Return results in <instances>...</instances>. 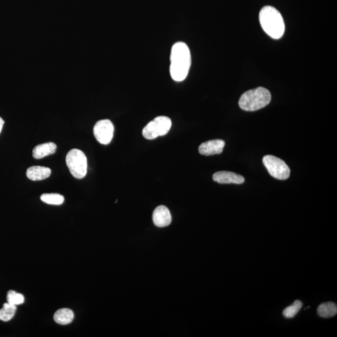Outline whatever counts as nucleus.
<instances>
[{
  "label": "nucleus",
  "instance_id": "1",
  "mask_svg": "<svg viewBox=\"0 0 337 337\" xmlns=\"http://www.w3.org/2000/svg\"><path fill=\"white\" fill-rule=\"evenodd\" d=\"M170 74L175 82L185 80L191 66V54L185 43L177 42L172 46L171 53Z\"/></svg>",
  "mask_w": 337,
  "mask_h": 337
},
{
  "label": "nucleus",
  "instance_id": "2",
  "mask_svg": "<svg viewBox=\"0 0 337 337\" xmlns=\"http://www.w3.org/2000/svg\"><path fill=\"white\" fill-rule=\"evenodd\" d=\"M259 22L265 33L272 38L279 39L285 32V23L279 11L271 6H266L259 13Z\"/></svg>",
  "mask_w": 337,
  "mask_h": 337
},
{
  "label": "nucleus",
  "instance_id": "3",
  "mask_svg": "<svg viewBox=\"0 0 337 337\" xmlns=\"http://www.w3.org/2000/svg\"><path fill=\"white\" fill-rule=\"evenodd\" d=\"M271 99V94L267 89L259 87L245 92L239 100V105L244 111H255L266 107Z\"/></svg>",
  "mask_w": 337,
  "mask_h": 337
},
{
  "label": "nucleus",
  "instance_id": "4",
  "mask_svg": "<svg viewBox=\"0 0 337 337\" xmlns=\"http://www.w3.org/2000/svg\"><path fill=\"white\" fill-rule=\"evenodd\" d=\"M66 162L74 177L81 180L86 176L88 171V160L84 152L77 149L71 150L66 155Z\"/></svg>",
  "mask_w": 337,
  "mask_h": 337
},
{
  "label": "nucleus",
  "instance_id": "5",
  "mask_svg": "<svg viewBox=\"0 0 337 337\" xmlns=\"http://www.w3.org/2000/svg\"><path fill=\"white\" fill-rule=\"evenodd\" d=\"M172 122L169 117L158 116L149 123L143 130V136L147 140H154L166 135L170 131Z\"/></svg>",
  "mask_w": 337,
  "mask_h": 337
},
{
  "label": "nucleus",
  "instance_id": "6",
  "mask_svg": "<svg viewBox=\"0 0 337 337\" xmlns=\"http://www.w3.org/2000/svg\"><path fill=\"white\" fill-rule=\"evenodd\" d=\"M263 163L270 175L276 180H286L290 177V169L283 160L267 155L263 157Z\"/></svg>",
  "mask_w": 337,
  "mask_h": 337
},
{
  "label": "nucleus",
  "instance_id": "7",
  "mask_svg": "<svg viewBox=\"0 0 337 337\" xmlns=\"http://www.w3.org/2000/svg\"><path fill=\"white\" fill-rule=\"evenodd\" d=\"M114 128L110 120H100L96 123L93 129L94 135L98 142L107 145L111 143L114 136Z\"/></svg>",
  "mask_w": 337,
  "mask_h": 337
},
{
  "label": "nucleus",
  "instance_id": "8",
  "mask_svg": "<svg viewBox=\"0 0 337 337\" xmlns=\"http://www.w3.org/2000/svg\"><path fill=\"white\" fill-rule=\"evenodd\" d=\"M225 145V141L222 140H215L207 141L201 144L199 148V152L201 155H213L220 154L223 152Z\"/></svg>",
  "mask_w": 337,
  "mask_h": 337
},
{
  "label": "nucleus",
  "instance_id": "9",
  "mask_svg": "<svg viewBox=\"0 0 337 337\" xmlns=\"http://www.w3.org/2000/svg\"><path fill=\"white\" fill-rule=\"evenodd\" d=\"M213 180L220 184H242L245 182V179L242 175L229 171L215 172L212 176Z\"/></svg>",
  "mask_w": 337,
  "mask_h": 337
},
{
  "label": "nucleus",
  "instance_id": "10",
  "mask_svg": "<svg viewBox=\"0 0 337 337\" xmlns=\"http://www.w3.org/2000/svg\"><path fill=\"white\" fill-rule=\"evenodd\" d=\"M152 220L155 226L159 227L168 226L171 223L172 217L171 212L168 207L164 206H158L154 210Z\"/></svg>",
  "mask_w": 337,
  "mask_h": 337
},
{
  "label": "nucleus",
  "instance_id": "11",
  "mask_svg": "<svg viewBox=\"0 0 337 337\" xmlns=\"http://www.w3.org/2000/svg\"><path fill=\"white\" fill-rule=\"evenodd\" d=\"M51 170L47 167L32 166L27 169V176L31 181L45 180L50 176Z\"/></svg>",
  "mask_w": 337,
  "mask_h": 337
},
{
  "label": "nucleus",
  "instance_id": "12",
  "mask_svg": "<svg viewBox=\"0 0 337 337\" xmlns=\"http://www.w3.org/2000/svg\"><path fill=\"white\" fill-rule=\"evenodd\" d=\"M57 146L53 143H47L37 145L33 150L34 159H43L48 155L53 154L56 151Z\"/></svg>",
  "mask_w": 337,
  "mask_h": 337
},
{
  "label": "nucleus",
  "instance_id": "13",
  "mask_svg": "<svg viewBox=\"0 0 337 337\" xmlns=\"http://www.w3.org/2000/svg\"><path fill=\"white\" fill-rule=\"evenodd\" d=\"M73 311L69 309H62L57 310L54 315V321L60 325H68L71 323L74 319Z\"/></svg>",
  "mask_w": 337,
  "mask_h": 337
},
{
  "label": "nucleus",
  "instance_id": "14",
  "mask_svg": "<svg viewBox=\"0 0 337 337\" xmlns=\"http://www.w3.org/2000/svg\"><path fill=\"white\" fill-rule=\"evenodd\" d=\"M318 313L322 318H331L337 313V306L333 302H326L319 305Z\"/></svg>",
  "mask_w": 337,
  "mask_h": 337
},
{
  "label": "nucleus",
  "instance_id": "15",
  "mask_svg": "<svg viewBox=\"0 0 337 337\" xmlns=\"http://www.w3.org/2000/svg\"><path fill=\"white\" fill-rule=\"evenodd\" d=\"M16 305L5 303L0 310V321L8 322L14 318L16 312Z\"/></svg>",
  "mask_w": 337,
  "mask_h": 337
},
{
  "label": "nucleus",
  "instance_id": "16",
  "mask_svg": "<svg viewBox=\"0 0 337 337\" xmlns=\"http://www.w3.org/2000/svg\"><path fill=\"white\" fill-rule=\"evenodd\" d=\"M41 200L46 204L50 205H61L65 201V197L59 194H43L41 195Z\"/></svg>",
  "mask_w": 337,
  "mask_h": 337
},
{
  "label": "nucleus",
  "instance_id": "17",
  "mask_svg": "<svg viewBox=\"0 0 337 337\" xmlns=\"http://www.w3.org/2000/svg\"><path fill=\"white\" fill-rule=\"evenodd\" d=\"M302 302L295 301L290 306L287 307L283 311V315L286 319H292L298 314L302 307Z\"/></svg>",
  "mask_w": 337,
  "mask_h": 337
},
{
  "label": "nucleus",
  "instance_id": "18",
  "mask_svg": "<svg viewBox=\"0 0 337 337\" xmlns=\"http://www.w3.org/2000/svg\"><path fill=\"white\" fill-rule=\"evenodd\" d=\"M7 302L10 304L18 305L25 302L24 296L14 290L8 291L7 293Z\"/></svg>",
  "mask_w": 337,
  "mask_h": 337
},
{
  "label": "nucleus",
  "instance_id": "19",
  "mask_svg": "<svg viewBox=\"0 0 337 337\" xmlns=\"http://www.w3.org/2000/svg\"><path fill=\"white\" fill-rule=\"evenodd\" d=\"M4 120H3L1 117H0V133H1L3 128H4Z\"/></svg>",
  "mask_w": 337,
  "mask_h": 337
}]
</instances>
